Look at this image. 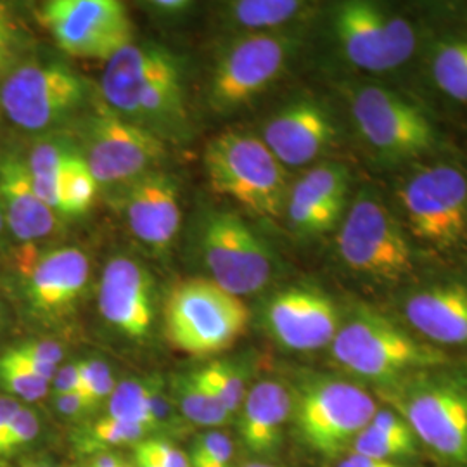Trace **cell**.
<instances>
[{
	"mask_svg": "<svg viewBox=\"0 0 467 467\" xmlns=\"http://www.w3.org/2000/svg\"><path fill=\"white\" fill-rule=\"evenodd\" d=\"M331 355L345 372L379 388L449 362L443 351L368 308L355 310L339 324Z\"/></svg>",
	"mask_w": 467,
	"mask_h": 467,
	"instance_id": "obj_1",
	"label": "cell"
},
{
	"mask_svg": "<svg viewBox=\"0 0 467 467\" xmlns=\"http://www.w3.org/2000/svg\"><path fill=\"white\" fill-rule=\"evenodd\" d=\"M420 447L447 467H467V378L422 370L379 388Z\"/></svg>",
	"mask_w": 467,
	"mask_h": 467,
	"instance_id": "obj_2",
	"label": "cell"
},
{
	"mask_svg": "<svg viewBox=\"0 0 467 467\" xmlns=\"http://www.w3.org/2000/svg\"><path fill=\"white\" fill-rule=\"evenodd\" d=\"M293 393L291 424L296 440L322 459L350 451L353 440L374 418L378 403L368 389L337 376L308 374Z\"/></svg>",
	"mask_w": 467,
	"mask_h": 467,
	"instance_id": "obj_3",
	"label": "cell"
},
{
	"mask_svg": "<svg viewBox=\"0 0 467 467\" xmlns=\"http://www.w3.org/2000/svg\"><path fill=\"white\" fill-rule=\"evenodd\" d=\"M212 189L256 217L279 218L287 204V175L265 142L244 132L213 137L204 150Z\"/></svg>",
	"mask_w": 467,
	"mask_h": 467,
	"instance_id": "obj_4",
	"label": "cell"
},
{
	"mask_svg": "<svg viewBox=\"0 0 467 467\" xmlns=\"http://www.w3.org/2000/svg\"><path fill=\"white\" fill-rule=\"evenodd\" d=\"M90 104L88 85L61 63L32 61L0 80V111L19 130L46 134L82 115Z\"/></svg>",
	"mask_w": 467,
	"mask_h": 467,
	"instance_id": "obj_5",
	"label": "cell"
},
{
	"mask_svg": "<svg viewBox=\"0 0 467 467\" xmlns=\"http://www.w3.org/2000/svg\"><path fill=\"white\" fill-rule=\"evenodd\" d=\"M16 303L21 317L40 333L59 329L84 298L90 264L78 248L38 253L26 244L17 253Z\"/></svg>",
	"mask_w": 467,
	"mask_h": 467,
	"instance_id": "obj_6",
	"label": "cell"
},
{
	"mask_svg": "<svg viewBox=\"0 0 467 467\" xmlns=\"http://www.w3.org/2000/svg\"><path fill=\"white\" fill-rule=\"evenodd\" d=\"M194 244L210 281L237 298L264 291L275 275L267 241L233 212H204L194 227Z\"/></svg>",
	"mask_w": 467,
	"mask_h": 467,
	"instance_id": "obj_7",
	"label": "cell"
},
{
	"mask_svg": "<svg viewBox=\"0 0 467 467\" xmlns=\"http://www.w3.org/2000/svg\"><path fill=\"white\" fill-rule=\"evenodd\" d=\"M248 322L250 310L244 301L210 279L179 284L165 303V333L170 343L196 357L231 348Z\"/></svg>",
	"mask_w": 467,
	"mask_h": 467,
	"instance_id": "obj_8",
	"label": "cell"
},
{
	"mask_svg": "<svg viewBox=\"0 0 467 467\" xmlns=\"http://www.w3.org/2000/svg\"><path fill=\"white\" fill-rule=\"evenodd\" d=\"M80 115V152L100 187L123 189L158 170L165 160V142L139 125L118 117L104 100H92Z\"/></svg>",
	"mask_w": 467,
	"mask_h": 467,
	"instance_id": "obj_9",
	"label": "cell"
},
{
	"mask_svg": "<svg viewBox=\"0 0 467 467\" xmlns=\"http://www.w3.org/2000/svg\"><path fill=\"white\" fill-rule=\"evenodd\" d=\"M337 253L347 267L376 281H400L414 270L412 251L397 218L374 191H362L337 233Z\"/></svg>",
	"mask_w": 467,
	"mask_h": 467,
	"instance_id": "obj_10",
	"label": "cell"
},
{
	"mask_svg": "<svg viewBox=\"0 0 467 467\" xmlns=\"http://www.w3.org/2000/svg\"><path fill=\"white\" fill-rule=\"evenodd\" d=\"M298 47L279 34H244L220 52L208 82V104L227 115L246 106L274 84Z\"/></svg>",
	"mask_w": 467,
	"mask_h": 467,
	"instance_id": "obj_11",
	"label": "cell"
},
{
	"mask_svg": "<svg viewBox=\"0 0 467 467\" xmlns=\"http://www.w3.org/2000/svg\"><path fill=\"white\" fill-rule=\"evenodd\" d=\"M400 204L409 231L434 250H451L467 237V177L459 168L419 170L401 185Z\"/></svg>",
	"mask_w": 467,
	"mask_h": 467,
	"instance_id": "obj_12",
	"label": "cell"
},
{
	"mask_svg": "<svg viewBox=\"0 0 467 467\" xmlns=\"http://www.w3.org/2000/svg\"><path fill=\"white\" fill-rule=\"evenodd\" d=\"M36 16L59 49L73 57L108 63L134 42L127 7L117 0H49Z\"/></svg>",
	"mask_w": 467,
	"mask_h": 467,
	"instance_id": "obj_13",
	"label": "cell"
},
{
	"mask_svg": "<svg viewBox=\"0 0 467 467\" xmlns=\"http://www.w3.org/2000/svg\"><path fill=\"white\" fill-rule=\"evenodd\" d=\"M334 30L343 54L364 71H389L410 59L418 46L414 26L372 2H343L336 9Z\"/></svg>",
	"mask_w": 467,
	"mask_h": 467,
	"instance_id": "obj_14",
	"label": "cell"
},
{
	"mask_svg": "<svg viewBox=\"0 0 467 467\" xmlns=\"http://www.w3.org/2000/svg\"><path fill=\"white\" fill-rule=\"evenodd\" d=\"M351 115L368 144L386 156H416L433 146L426 115L384 87L358 88L351 98Z\"/></svg>",
	"mask_w": 467,
	"mask_h": 467,
	"instance_id": "obj_15",
	"label": "cell"
},
{
	"mask_svg": "<svg viewBox=\"0 0 467 467\" xmlns=\"http://www.w3.org/2000/svg\"><path fill=\"white\" fill-rule=\"evenodd\" d=\"M98 303L100 316L119 336L150 339L156 320V283L139 260L117 254L106 264Z\"/></svg>",
	"mask_w": 467,
	"mask_h": 467,
	"instance_id": "obj_16",
	"label": "cell"
},
{
	"mask_svg": "<svg viewBox=\"0 0 467 467\" xmlns=\"http://www.w3.org/2000/svg\"><path fill=\"white\" fill-rule=\"evenodd\" d=\"M264 324L272 339L285 350L316 351L333 343L339 329L334 301L316 287H287L264 308Z\"/></svg>",
	"mask_w": 467,
	"mask_h": 467,
	"instance_id": "obj_17",
	"label": "cell"
},
{
	"mask_svg": "<svg viewBox=\"0 0 467 467\" xmlns=\"http://www.w3.org/2000/svg\"><path fill=\"white\" fill-rule=\"evenodd\" d=\"M121 191L130 233L154 253L167 251L181 231V191L171 175L154 170Z\"/></svg>",
	"mask_w": 467,
	"mask_h": 467,
	"instance_id": "obj_18",
	"label": "cell"
},
{
	"mask_svg": "<svg viewBox=\"0 0 467 467\" xmlns=\"http://www.w3.org/2000/svg\"><path fill=\"white\" fill-rule=\"evenodd\" d=\"M334 135L327 109L316 100L298 99L268 119L262 140L283 167H303L326 152Z\"/></svg>",
	"mask_w": 467,
	"mask_h": 467,
	"instance_id": "obj_19",
	"label": "cell"
},
{
	"mask_svg": "<svg viewBox=\"0 0 467 467\" xmlns=\"http://www.w3.org/2000/svg\"><path fill=\"white\" fill-rule=\"evenodd\" d=\"M348 184V170L339 163H322L308 170L289 189L285 212L293 231L303 237L333 231L347 204Z\"/></svg>",
	"mask_w": 467,
	"mask_h": 467,
	"instance_id": "obj_20",
	"label": "cell"
},
{
	"mask_svg": "<svg viewBox=\"0 0 467 467\" xmlns=\"http://www.w3.org/2000/svg\"><path fill=\"white\" fill-rule=\"evenodd\" d=\"M175 57L160 44H130L119 50L108 63L100 80L104 104L118 117L134 123L142 92L152 78Z\"/></svg>",
	"mask_w": 467,
	"mask_h": 467,
	"instance_id": "obj_21",
	"label": "cell"
},
{
	"mask_svg": "<svg viewBox=\"0 0 467 467\" xmlns=\"http://www.w3.org/2000/svg\"><path fill=\"white\" fill-rule=\"evenodd\" d=\"M293 393L277 379L253 384L239 414V438L256 461L272 459L283 445L284 428L291 420Z\"/></svg>",
	"mask_w": 467,
	"mask_h": 467,
	"instance_id": "obj_22",
	"label": "cell"
},
{
	"mask_svg": "<svg viewBox=\"0 0 467 467\" xmlns=\"http://www.w3.org/2000/svg\"><path fill=\"white\" fill-rule=\"evenodd\" d=\"M403 316L433 347L467 345V287L462 284H440L410 295Z\"/></svg>",
	"mask_w": 467,
	"mask_h": 467,
	"instance_id": "obj_23",
	"label": "cell"
},
{
	"mask_svg": "<svg viewBox=\"0 0 467 467\" xmlns=\"http://www.w3.org/2000/svg\"><path fill=\"white\" fill-rule=\"evenodd\" d=\"M0 204L5 229L25 244L56 231L57 215L35 192L26 161L16 154L0 158Z\"/></svg>",
	"mask_w": 467,
	"mask_h": 467,
	"instance_id": "obj_24",
	"label": "cell"
},
{
	"mask_svg": "<svg viewBox=\"0 0 467 467\" xmlns=\"http://www.w3.org/2000/svg\"><path fill=\"white\" fill-rule=\"evenodd\" d=\"M135 125L161 142H184L191 135L182 65L175 56L142 92Z\"/></svg>",
	"mask_w": 467,
	"mask_h": 467,
	"instance_id": "obj_25",
	"label": "cell"
},
{
	"mask_svg": "<svg viewBox=\"0 0 467 467\" xmlns=\"http://www.w3.org/2000/svg\"><path fill=\"white\" fill-rule=\"evenodd\" d=\"M150 438H160V433L146 424L119 420L102 414L96 420L85 422L84 426L73 431L71 443L77 451L94 457L99 453H109V451L119 447H135Z\"/></svg>",
	"mask_w": 467,
	"mask_h": 467,
	"instance_id": "obj_26",
	"label": "cell"
},
{
	"mask_svg": "<svg viewBox=\"0 0 467 467\" xmlns=\"http://www.w3.org/2000/svg\"><path fill=\"white\" fill-rule=\"evenodd\" d=\"M168 395L184 420L202 428H218L231 420L229 410L204 386L196 370L175 374L170 379Z\"/></svg>",
	"mask_w": 467,
	"mask_h": 467,
	"instance_id": "obj_27",
	"label": "cell"
},
{
	"mask_svg": "<svg viewBox=\"0 0 467 467\" xmlns=\"http://www.w3.org/2000/svg\"><path fill=\"white\" fill-rule=\"evenodd\" d=\"M306 9L298 0H237L223 7L225 21L248 34H274Z\"/></svg>",
	"mask_w": 467,
	"mask_h": 467,
	"instance_id": "obj_28",
	"label": "cell"
},
{
	"mask_svg": "<svg viewBox=\"0 0 467 467\" xmlns=\"http://www.w3.org/2000/svg\"><path fill=\"white\" fill-rule=\"evenodd\" d=\"M196 374L231 416L241 410L248 393V376L244 366L233 360H213L204 368H196Z\"/></svg>",
	"mask_w": 467,
	"mask_h": 467,
	"instance_id": "obj_29",
	"label": "cell"
},
{
	"mask_svg": "<svg viewBox=\"0 0 467 467\" xmlns=\"http://www.w3.org/2000/svg\"><path fill=\"white\" fill-rule=\"evenodd\" d=\"M433 78L438 88L455 100L467 102V40L441 44L433 57Z\"/></svg>",
	"mask_w": 467,
	"mask_h": 467,
	"instance_id": "obj_30",
	"label": "cell"
},
{
	"mask_svg": "<svg viewBox=\"0 0 467 467\" xmlns=\"http://www.w3.org/2000/svg\"><path fill=\"white\" fill-rule=\"evenodd\" d=\"M63 189V217L85 215L98 196L99 185L96 182L80 150L71 154L61 175Z\"/></svg>",
	"mask_w": 467,
	"mask_h": 467,
	"instance_id": "obj_31",
	"label": "cell"
},
{
	"mask_svg": "<svg viewBox=\"0 0 467 467\" xmlns=\"http://www.w3.org/2000/svg\"><path fill=\"white\" fill-rule=\"evenodd\" d=\"M44 418L36 405H21L5 431L0 434V462L30 457L44 434Z\"/></svg>",
	"mask_w": 467,
	"mask_h": 467,
	"instance_id": "obj_32",
	"label": "cell"
},
{
	"mask_svg": "<svg viewBox=\"0 0 467 467\" xmlns=\"http://www.w3.org/2000/svg\"><path fill=\"white\" fill-rule=\"evenodd\" d=\"M0 395L38 405L50 395V383L0 355Z\"/></svg>",
	"mask_w": 467,
	"mask_h": 467,
	"instance_id": "obj_33",
	"label": "cell"
},
{
	"mask_svg": "<svg viewBox=\"0 0 467 467\" xmlns=\"http://www.w3.org/2000/svg\"><path fill=\"white\" fill-rule=\"evenodd\" d=\"M77 148L65 139L56 135H44L36 140L26 156V167L34 179H56L63 173L67 160Z\"/></svg>",
	"mask_w": 467,
	"mask_h": 467,
	"instance_id": "obj_34",
	"label": "cell"
},
{
	"mask_svg": "<svg viewBox=\"0 0 467 467\" xmlns=\"http://www.w3.org/2000/svg\"><path fill=\"white\" fill-rule=\"evenodd\" d=\"M350 451L357 455H364L368 459L403 462V461L416 459L420 451V447L414 443H405L400 440H395V438L381 433V431H376L374 428L368 426L353 440Z\"/></svg>",
	"mask_w": 467,
	"mask_h": 467,
	"instance_id": "obj_35",
	"label": "cell"
},
{
	"mask_svg": "<svg viewBox=\"0 0 467 467\" xmlns=\"http://www.w3.org/2000/svg\"><path fill=\"white\" fill-rule=\"evenodd\" d=\"M80 393L90 401V405L96 410H99L100 407L109 400L117 388L118 383L115 381L111 368L102 360L88 358L80 362Z\"/></svg>",
	"mask_w": 467,
	"mask_h": 467,
	"instance_id": "obj_36",
	"label": "cell"
},
{
	"mask_svg": "<svg viewBox=\"0 0 467 467\" xmlns=\"http://www.w3.org/2000/svg\"><path fill=\"white\" fill-rule=\"evenodd\" d=\"M7 348L15 351L19 357H25L36 364H44L50 368H61L65 360V348L57 341L50 337H28L21 339L13 345H7Z\"/></svg>",
	"mask_w": 467,
	"mask_h": 467,
	"instance_id": "obj_37",
	"label": "cell"
},
{
	"mask_svg": "<svg viewBox=\"0 0 467 467\" xmlns=\"http://www.w3.org/2000/svg\"><path fill=\"white\" fill-rule=\"evenodd\" d=\"M191 451L201 453L204 457L215 459L223 464H233L234 443L233 440L222 431H208L196 438Z\"/></svg>",
	"mask_w": 467,
	"mask_h": 467,
	"instance_id": "obj_38",
	"label": "cell"
},
{
	"mask_svg": "<svg viewBox=\"0 0 467 467\" xmlns=\"http://www.w3.org/2000/svg\"><path fill=\"white\" fill-rule=\"evenodd\" d=\"M17 49H19V34L15 25L5 15V9L0 5V77H4L15 67Z\"/></svg>",
	"mask_w": 467,
	"mask_h": 467,
	"instance_id": "obj_39",
	"label": "cell"
},
{
	"mask_svg": "<svg viewBox=\"0 0 467 467\" xmlns=\"http://www.w3.org/2000/svg\"><path fill=\"white\" fill-rule=\"evenodd\" d=\"M139 449L146 451L160 466L163 467H191V459L184 451L175 445L168 443L161 438H150L137 443Z\"/></svg>",
	"mask_w": 467,
	"mask_h": 467,
	"instance_id": "obj_40",
	"label": "cell"
},
{
	"mask_svg": "<svg viewBox=\"0 0 467 467\" xmlns=\"http://www.w3.org/2000/svg\"><path fill=\"white\" fill-rule=\"evenodd\" d=\"M52 407L59 418L65 419V420H73V422L87 419L90 414L96 412V409L90 405V401L87 400L80 391L52 397Z\"/></svg>",
	"mask_w": 467,
	"mask_h": 467,
	"instance_id": "obj_41",
	"label": "cell"
},
{
	"mask_svg": "<svg viewBox=\"0 0 467 467\" xmlns=\"http://www.w3.org/2000/svg\"><path fill=\"white\" fill-rule=\"evenodd\" d=\"M82 384V376H80V362H69L57 368L54 379L50 381L49 397H57V395H67V393H77L80 391Z\"/></svg>",
	"mask_w": 467,
	"mask_h": 467,
	"instance_id": "obj_42",
	"label": "cell"
},
{
	"mask_svg": "<svg viewBox=\"0 0 467 467\" xmlns=\"http://www.w3.org/2000/svg\"><path fill=\"white\" fill-rule=\"evenodd\" d=\"M192 5L194 4L187 0H154L146 4L150 13L161 17L184 16L192 9Z\"/></svg>",
	"mask_w": 467,
	"mask_h": 467,
	"instance_id": "obj_43",
	"label": "cell"
},
{
	"mask_svg": "<svg viewBox=\"0 0 467 467\" xmlns=\"http://www.w3.org/2000/svg\"><path fill=\"white\" fill-rule=\"evenodd\" d=\"M337 467H407L403 462H391V461H378V459H368L364 455L357 453H348L339 461Z\"/></svg>",
	"mask_w": 467,
	"mask_h": 467,
	"instance_id": "obj_44",
	"label": "cell"
},
{
	"mask_svg": "<svg viewBox=\"0 0 467 467\" xmlns=\"http://www.w3.org/2000/svg\"><path fill=\"white\" fill-rule=\"evenodd\" d=\"M21 405H26V403H21V401L9 399L5 395H0V434L5 431V428L15 419Z\"/></svg>",
	"mask_w": 467,
	"mask_h": 467,
	"instance_id": "obj_45",
	"label": "cell"
},
{
	"mask_svg": "<svg viewBox=\"0 0 467 467\" xmlns=\"http://www.w3.org/2000/svg\"><path fill=\"white\" fill-rule=\"evenodd\" d=\"M85 467H134L130 464H127L123 459H119L113 453H99V455H94L88 464Z\"/></svg>",
	"mask_w": 467,
	"mask_h": 467,
	"instance_id": "obj_46",
	"label": "cell"
},
{
	"mask_svg": "<svg viewBox=\"0 0 467 467\" xmlns=\"http://www.w3.org/2000/svg\"><path fill=\"white\" fill-rule=\"evenodd\" d=\"M0 467H54L46 461L35 459V457H23V459H16V461H7V462H0Z\"/></svg>",
	"mask_w": 467,
	"mask_h": 467,
	"instance_id": "obj_47",
	"label": "cell"
},
{
	"mask_svg": "<svg viewBox=\"0 0 467 467\" xmlns=\"http://www.w3.org/2000/svg\"><path fill=\"white\" fill-rule=\"evenodd\" d=\"M134 451V467H163L160 466L152 457H150L142 449H139L137 445L132 447Z\"/></svg>",
	"mask_w": 467,
	"mask_h": 467,
	"instance_id": "obj_48",
	"label": "cell"
},
{
	"mask_svg": "<svg viewBox=\"0 0 467 467\" xmlns=\"http://www.w3.org/2000/svg\"><path fill=\"white\" fill-rule=\"evenodd\" d=\"M5 327H7V312H5L4 303L0 301V334L5 331Z\"/></svg>",
	"mask_w": 467,
	"mask_h": 467,
	"instance_id": "obj_49",
	"label": "cell"
},
{
	"mask_svg": "<svg viewBox=\"0 0 467 467\" xmlns=\"http://www.w3.org/2000/svg\"><path fill=\"white\" fill-rule=\"evenodd\" d=\"M243 467H274L267 464V462H264V461H251L248 464H244Z\"/></svg>",
	"mask_w": 467,
	"mask_h": 467,
	"instance_id": "obj_50",
	"label": "cell"
},
{
	"mask_svg": "<svg viewBox=\"0 0 467 467\" xmlns=\"http://www.w3.org/2000/svg\"><path fill=\"white\" fill-rule=\"evenodd\" d=\"M5 229V220H4V212H2V204H0V234Z\"/></svg>",
	"mask_w": 467,
	"mask_h": 467,
	"instance_id": "obj_51",
	"label": "cell"
}]
</instances>
